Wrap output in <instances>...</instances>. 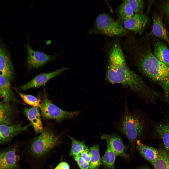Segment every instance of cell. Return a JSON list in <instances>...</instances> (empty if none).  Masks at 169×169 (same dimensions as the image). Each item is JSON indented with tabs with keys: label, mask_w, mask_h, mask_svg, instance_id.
<instances>
[{
	"label": "cell",
	"mask_w": 169,
	"mask_h": 169,
	"mask_svg": "<svg viewBox=\"0 0 169 169\" xmlns=\"http://www.w3.org/2000/svg\"><path fill=\"white\" fill-rule=\"evenodd\" d=\"M108 59L106 76L108 82L128 87L146 104L154 101L155 92L127 66L119 41L112 44L108 52Z\"/></svg>",
	"instance_id": "1"
},
{
	"label": "cell",
	"mask_w": 169,
	"mask_h": 169,
	"mask_svg": "<svg viewBox=\"0 0 169 169\" xmlns=\"http://www.w3.org/2000/svg\"><path fill=\"white\" fill-rule=\"evenodd\" d=\"M133 63L140 72L160 85L168 100L169 94V67L159 60L151 50L150 46H143L134 52Z\"/></svg>",
	"instance_id": "2"
},
{
	"label": "cell",
	"mask_w": 169,
	"mask_h": 169,
	"mask_svg": "<svg viewBox=\"0 0 169 169\" xmlns=\"http://www.w3.org/2000/svg\"><path fill=\"white\" fill-rule=\"evenodd\" d=\"M124 105L122 115L117 122V127L134 148L137 140L147 133L148 120L144 111L139 109L130 111L126 101Z\"/></svg>",
	"instance_id": "3"
},
{
	"label": "cell",
	"mask_w": 169,
	"mask_h": 169,
	"mask_svg": "<svg viewBox=\"0 0 169 169\" xmlns=\"http://www.w3.org/2000/svg\"><path fill=\"white\" fill-rule=\"evenodd\" d=\"M128 32L127 30L108 14L102 13L96 18L88 34H99L111 37L122 36L126 35Z\"/></svg>",
	"instance_id": "4"
},
{
	"label": "cell",
	"mask_w": 169,
	"mask_h": 169,
	"mask_svg": "<svg viewBox=\"0 0 169 169\" xmlns=\"http://www.w3.org/2000/svg\"><path fill=\"white\" fill-rule=\"evenodd\" d=\"M39 108L41 115L43 119H53L58 122L66 119L73 118L80 113L79 111H68L59 108L49 100L45 89Z\"/></svg>",
	"instance_id": "5"
},
{
	"label": "cell",
	"mask_w": 169,
	"mask_h": 169,
	"mask_svg": "<svg viewBox=\"0 0 169 169\" xmlns=\"http://www.w3.org/2000/svg\"><path fill=\"white\" fill-rule=\"evenodd\" d=\"M60 142L58 136L50 130L46 129L34 139L31 150L34 155L42 156L53 148Z\"/></svg>",
	"instance_id": "6"
},
{
	"label": "cell",
	"mask_w": 169,
	"mask_h": 169,
	"mask_svg": "<svg viewBox=\"0 0 169 169\" xmlns=\"http://www.w3.org/2000/svg\"><path fill=\"white\" fill-rule=\"evenodd\" d=\"M23 45L27 52V65L29 69L41 67L47 62L54 59L56 56L55 55H48L43 52L33 49L30 43L29 35Z\"/></svg>",
	"instance_id": "7"
},
{
	"label": "cell",
	"mask_w": 169,
	"mask_h": 169,
	"mask_svg": "<svg viewBox=\"0 0 169 169\" xmlns=\"http://www.w3.org/2000/svg\"><path fill=\"white\" fill-rule=\"evenodd\" d=\"M0 75L10 82L14 79L13 68L9 54L0 36Z\"/></svg>",
	"instance_id": "8"
},
{
	"label": "cell",
	"mask_w": 169,
	"mask_h": 169,
	"mask_svg": "<svg viewBox=\"0 0 169 169\" xmlns=\"http://www.w3.org/2000/svg\"><path fill=\"white\" fill-rule=\"evenodd\" d=\"M148 15L142 12L134 13L130 18L123 21L124 27L139 35H141L149 23Z\"/></svg>",
	"instance_id": "9"
},
{
	"label": "cell",
	"mask_w": 169,
	"mask_h": 169,
	"mask_svg": "<svg viewBox=\"0 0 169 169\" xmlns=\"http://www.w3.org/2000/svg\"><path fill=\"white\" fill-rule=\"evenodd\" d=\"M68 69L67 67H63L51 72L40 74L34 77L26 84L18 87L17 89L23 91L40 87L51 79L60 75Z\"/></svg>",
	"instance_id": "10"
},
{
	"label": "cell",
	"mask_w": 169,
	"mask_h": 169,
	"mask_svg": "<svg viewBox=\"0 0 169 169\" xmlns=\"http://www.w3.org/2000/svg\"><path fill=\"white\" fill-rule=\"evenodd\" d=\"M101 138L106 140L107 143L114 151L116 156L126 158L127 157L126 151L128 146L124 144L121 138L118 134L115 132L109 134H104Z\"/></svg>",
	"instance_id": "11"
},
{
	"label": "cell",
	"mask_w": 169,
	"mask_h": 169,
	"mask_svg": "<svg viewBox=\"0 0 169 169\" xmlns=\"http://www.w3.org/2000/svg\"><path fill=\"white\" fill-rule=\"evenodd\" d=\"M15 148L11 147L0 150V169H16L17 158Z\"/></svg>",
	"instance_id": "12"
},
{
	"label": "cell",
	"mask_w": 169,
	"mask_h": 169,
	"mask_svg": "<svg viewBox=\"0 0 169 169\" xmlns=\"http://www.w3.org/2000/svg\"><path fill=\"white\" fill-rule=\"evenodd\" d=\"M31 124L24 126L19 124L13 125L0 124V144L8 142L21 132L28 130V127Z\"/></svg>",
	"instance_id": "13"
},
{
	"label": "cell",
	"mask_w": 169,
	"mask_h": 169,
	"mask_svg": "<svg viewBox=\"0 0 169 169\" xmlns=\"http://www.w3.org/2000/svg\"><path fill=\"white\" fill-rule=\"evenodd\" d=\"M39 107H34L24 109V115L29 120L36 133H42L43 131Z\"/></svg>",
	"instance_id": "14"
},
{
	"label": "cell",
	"mask_w": 169,
	"mask_h": 169,
	"mask_svg": "<svg viewBox=\"0 0 169 169\" xmlns=\"http://www.w3.org/2000/svg\"><path fill=\"white\" fill-rule=\"evenodd\" d=\"M136 144V149L140 154L154 166L159 156V150L144 144L139 140H137Z\"/></svg>",
	"instance_id": "15"
},
{
	"label": "cell",
	"mask_w": 169,
	"mask_h": 169,
	"mask_svg": "<svg viewBox=\"0 0 169 169\" xmlns=\"http://www.w3.org/2000/svg\"><path fill=\"white\" fill-rule=\"evenodd\" d=\"M154 54L160 61L169 67V49L161 41L154 39L153 42Z\"/></svg>",
	"instance_id": "16"
},
{
	"label": "cell",
	"mask_w": 169,
	"mask_h": 169,
	"mask_svg": "<svg viewBox=\"0 0 169 169\" xmlns=\"http://www.w3.org/2000/svg\"><path fill=\"white\" fill-rule=\"evenodd\" d=\"M153 27L152 34L154 35L165 40L169 43V39L167 32L164 27L161 18L154 15L153 18Z\"/></svg>",
	"instance_id": "17"
},
{
	"label": "cell",
	"mask_w": 169,
	"mask_h": 169,
	"mask_svg": "<svg viewBox=\"0 0 169 169\" xmlns=\"http://www.w3.org/2000/svg\"><path fill=\"white\" fill-rule=\"evenodd\" d=\"M0 97L4 102L9 103L15 100L14 94L11 88L10 82L0 75Z\"/></svg>",
	"instance_id": "18"
},
{
	"label": "cell",
	"mask_w": 169,
	"mask_h": 169,
	"mask_svg": "<svg viewBox=\"0 0 169 169\" xmlns=\"http://www.w3.org/2000/svg\"><path fill=\"white\" fill-rule=\"evenodd\" d=\"M153 129L154 133L162 139L165 149L169 151V124L153 123Z\"/></svg>",
	"instance_id": "19"
},
{
	"label": "cell",
	"mask_w": 169,
	"mask_h": 169,
	"mask_svg": "<svg viewBox=\"0 0 169 169\" xmlns=\"http://www.w3.org/2000/svg\"><path fill=\"white\" fill-rule=\"evenodd\" d=\"M12 114L9 103L3 102L0 105V124L12 125Z\"/></svg>",
	"instance_id": "20"
},
{
	"label": "cell",
	"mask_w": 169,
	"mask_h": 169,
	"mask_svg": "<svg viewBox=\"0 0 169 169\" xmlns=\"http://www.w3.org/2000/svg\"><path fill=\"white\" fill-rule=\"evenodd\" d=\"M159 156L154 167V169H169V151L161 147Z\"/></svg>",
	"instance_id": "21"
},
{
	"label": "cell",
	"mask_w": 169,
	"mask_h": 169,
	"mask_svg": "<svg viewBox=\"0 0 169 169\" xmlns=\"http://www.w3.org/2000/svg\"><path fill=\"white\" fill-rule=\"evenodd\" d=\"M107 145L106 151L102 157V161L107 169H115L114 164L116 155L109 145Z\"/></svg>",
	"instance_id": "22"
},
{
	"label": "cell",
	"mask_w": 169,
	"mask_h": 169,
	"mask_svg": "<svg viewBox=\"0 0 169 169\" xmlns=\"http://www.w3.org/2000/svg\"><path fill=\"white\" fill-rule=\"evenodd\" d=\"M72 142V147L69 156L80 154L84 151L89 150L84 141H80L68 135Z\"/></svg>",
	"instance_id": "23"
},
{
	"label": "cell",
	"mask_w": 169,
	"mask_h": 169,
	"mask_svg": "<svg viewBox=\"0 0 169 169\" xmlns=\"http://www.w3.org/2000/svg\"><path fill=\"white\" fill-rule=\"evenodd\" d=\"M118 9L119 17L123 21L133 16L134 13L127 0H123Z\"/></svg>",
	"instance_id": "24"
},
{
	"label": "cell",
	"mask_w": 169,
	"mask_h": 169,
	"mask_svg": "<svg viewBox=\"0 0 169 169\" xmlns=\"http://www.w3.org/2000/svg\"><path fill=\"white\" fill-rule=\"evenodd\" d=\"M99 144L90 147L92 157L89 165V169H98L102 164L100 156Z\"/></svg>",
	"instance_id": "25"
},
{
	"label": "cell",
	"mask_w": 169,
	"mask_h": 169,
	"mask_svg": "<svg viewBox=\"0 0 169 169\" xmlns=\"http://www.w3.org/2000/svg\"><path fill=\"white\" fill-rule=\"evenodd\" d=\"M14 89L25 103L33 107H39L40 103V99L32 95L21 93L19 92L16 88H14Z\"/></svg>",
	"instance_id": "26"
},
{
	"label": "cell",
	"mask_w": 169,
	"mask_h": 169,
	"mask_svg": "<svg viewBox=\"0 0 169 169\" xmlns=\"http://www.w3.org/2000/svg\"><path fill=\"white\" fill-rule=\"evenodd\" d=\"M134 13H142L144 6V2L142 0H127Z\"/></svg>",
	"instance_id": "27"
},
{
	"label": "cell",
	"mask_w": 169,
	"mask_h": 169,
	"mask_svg": "<svg viewBox=\"0 0 169 169\" xmlns=\"http://www.w3.org/2000/svg\"><path fill=\"white\" fill-rule=\"evenodd\" d=\"M75 160L77 163L80 169H88L89 164L84 160L80 154L73 156Z\"/></svg>",
	"instance_id": "28"
},
{
	"label": "cell",
	"mask_w": 169,
	"mask_h": 169,
	"mask_svg": "<svg viewBox=\"0 0 169 169\" xmlns=\"http://www.w3.org/2000/svg\"><path fill=\"white\" fill-rule=\"evenodd\" d=\"M80 155L84 160L90 163L92 157V154L89 150L84 151Z\"/></svg>",
	"instance_id": "29"
},
{
	"label": "cell",
	"mask_w": 169,
	"mask_h": 169,
	"mask_svg": "<svg viewBox=\"0 0 169 169\" xmlns=\"http://www.w3.org/2000/svg\"><path fill=\"white\" fill-rule=\"evenodd\" d=\"M55 169H69V166L67 163L63 162L59 163Z\"/></svg>",
	"instance_id": "30"
},
{
	"label": "cell",
	"mask_w": 169,
	"mask_h": 169,
	"mask_svg": "<svg viewBox=\"0 0 169 169\" xmlns=\"http://www.w3.org/2000/svg\"><path fill=\"white\" fill-rule=\"evenodd\" d=\"M165 10L166 13L169 16V1L167 2L166 5Z\"/></svg>",
	"instance_id": "31"
},
{
	"label": "cell",
	"mask_w": 169,
	"mask_h": 169,
	"mask_svg": "<svg viewBox=\"0 0 169 169\" xmlns=\"http://www.w3.org/2000/svg\"><path fill=\"white\" fill-rule=\"evenodd\" d=\"M138 169H150V168L147 167H144L140 168Z\"/></svg>",
	"instance_id": "32"
},
{
	"label": "cell",
	"mask_w": 169,
	"mask_h": 169,
	"mask_svg": "<svg viewBox=\"0 0 169 169\" xmlns=\"http://www.w3.org/2000/svg\"><path fill=\"white\" fill-rule=\"evenodd\" d=\"M3 102H1L0 101V105L1 104H2Z\"/></svg>",
	"instance_id": "33"
},
{
	"label": "cell",
	"mask_w": 169,
	"mask_h": 169,
	"mask_svg": "<svg viewBox=\"0 0 169 169\" xmlns=\"http://www.w3.org/2000/svg\"></svg>",
	"instance_id": "34"
}]
</instances>
